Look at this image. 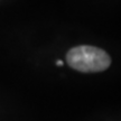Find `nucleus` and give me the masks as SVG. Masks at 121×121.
<instances>
[{"label":"nucleus","instance_id":"f257e3e1","mask_svg":"<svg viewBox=\"0 0 121 121\" xmlns=\"http://www.w3.org/2000/svg\"><path fill=\"white\" fill-rule=\"evenodd\" d=\"M67 63L72 69L84 72H102L111 64V58L103 49L93 46H78L69 49L67 55Z\"/></svg>","mask_w":121,"mask_h":121},{"label":"nucleus","instance_id":"f03ea898","mask_svg":"<svg viewBox=\"0 0 121 121\" xmlns=\"http://www.w3.org/2000/svg\"><path fill=\"white\" fill-rule=\"evenodd\" d=\"M56 64L60 65V66H63V65H64V62H63V60H58L56 62Z\"/></svg>","mask_w":121,"mask_h":121}]
</instances>
